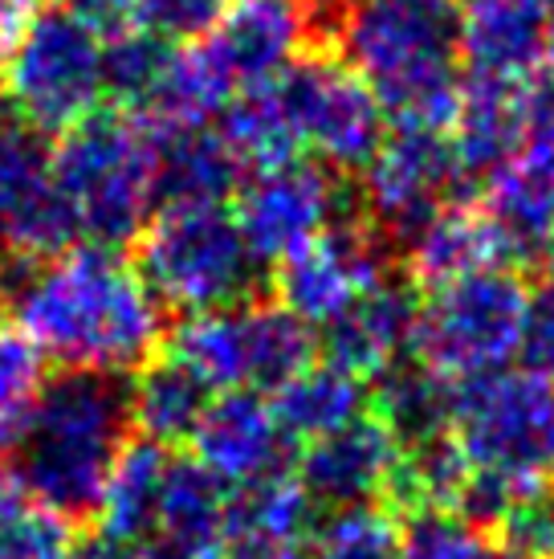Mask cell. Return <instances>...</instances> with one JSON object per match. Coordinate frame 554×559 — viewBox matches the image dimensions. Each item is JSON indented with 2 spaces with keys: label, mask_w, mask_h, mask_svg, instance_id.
<instances>
[{
  "label": "cell",
  "mask_w": 554,
  "mask_h": 559,
  "mask_svg": "<svg viewBox=\"0 0 554 559\" xmlns=\"http://www.w3.org/2000/svg\"><path fill=\"white\" fill-rule=\"evenodd\" d=\"M314 519H318V507L310 502L302 481L293 478V469H281V474L229 490L225 535H262V539L306 544Z\"/></svg>",
  "instance_id": "4dcf8cb0"
},
{
  "label": "cell",
  "mask_w": 554,
  "mask_h": 559,
  "mask_svg": "<svg viewBox=\"0 0 554 559\" xmlns=\"http://www.w3.org/2000/svg\"><path fill=\"white\" fill-rule=\"evenodd\" d=\"M74 551V519L62 511H49L33 498L0 527V559H70Z\"/></svg>",
  "instance_id": "d590c367"
},
{
  "label": "cell",
  "mask_w": 554,
  "mask_h": 559,
  "mask_svg": "<svg viewBox=\"0 0 554 559\" xmlns=\"http://www.w3.org/2000/svg\"><path fill=\"white\" fill-rule=\"evenodd\" d=\"M384 274H392L387 237L351 209L314 241L274 262V302L323 331Z\"/></svg>",
  "instance_id": "7c38bea8"
},
{
  "label": "cell",
  "mask_w": 554,
  "mask_h": 559,
  "mask_svg": "<svg viewBox=\"0 0 554 559\" xmlns=\"http://www.w3.org/2000/svg\"><path fill=\"white\" fill-rule=\"evenodd\" d=\"M77 217L53 176V143L0 110V253L29 262L77 241Z\"/></svg>",
  "instance_id": "4fadbf2b"
},
{
  "label": "cell",
  "mask_w": 554,
  "mask_h": 559,
  "mask_svg": "<svg viewBox=\"0 0 554 559\" xmlns=\"http://www.w3.org/2000/svg\"><path fill=\"white\" fill-rule=\"evenodd\" d=\"M335 41L380 98L387 123L448 131L465 86L457 0H347Z\"/></svg>",
  "instance_id": "7a4b0ae2"
},
{
  "label": "cell",
  "mask_w": 554,
  "mask_h": 559,
  "mask_svg": "<svg viewBox=\"0 0 554 559\" xmlns=\"http://www.w3.org/2000/svg\"><path fill=\"white\" fill-rule=\"evenodd\" d=\"M302 152L335 171H359L380 147L387 115L371 86L342 58L302 53L274 79Z\"/></svg>",
  "instance_id": "30bf717a"
},
{
  "label": "cell",
  "mask_w": 554,
  "mask_h": 559,
  "mask_svg": "<svg viewBox=\"0 0 554 559\" xmlns=\"http://www.w3.org/2000/svg\"><path fill=\"white\" fill-rule=\"evenodd\" d=\"M220 547V544H216ZM216 547H196V544H176V539H159L138 547V559H216Z\"/></svg>",
  "instance_id": "b9f144b4"
},
{
  "label": "cell",
  "mask_w": 554,
  "mask_h": 559,
  "mask_svg": "<svg viewBox=\"0 0 554 559\" xmlns=\"http://www.w3.org/2000/svg\"><path fill=\"white\" fill-rule=\"evenodd\" d=\"M554 46V0H465L457 53L469 79L534 82Z\"/></svg>",
  "instance_id": "2e32d148"
},
{
  "label": "cell",
  "mask_w": 554,
  "mask_h": 559,
  "mask_svg": "<svg viewBox=\"0 0 554 559\" xmlns=\"http://www.w3.org/2000/svg\"><path fill=\"white\" fill-rule=\"evenodd\" d=\"M41 9V0H0V66L9 62L16 37L29 25V16Z\"/></svg>",
  "instance_id": "ab89813d"
},
{
  "label": "cell",
  "mask_w": 554,
  "mask_h": 559,
  "mask_svg": "<svg viewBox=\"0 0 554 559\" xmlns=\"http://www.w3.org/2000/svg\"><path fill=\"white\" fill-rule=\"evenodd\" d=\"M216 392L188 372L180 359L155 352L143 368L131 372L127 384V413H131V433L147 437L155 445H180L192 441L201 425L204 408Z\"/></svg>",
  "instance_id": "d4e9b609"
},
{
  "label": "cell",
  "mask_w": 554,
  "mask_h": 559,
  "mask_svg": "<svg viewBox=\"0 0 554 559\" xmlns=\"http://www.w3.org/2000/svg\"><path fill=\"white\" fill-rule=\"evenodd\" d=\"M0 302L46 359L70 372L131 376L164 347V302L115 246L74 241L62 253L9 262Z\"/></svg>",
  "instance_id": "6da1fadb"
},
{
  "label": "cell",
  "mask_w": 554,
  "mask_h": 559,
  "mask_svg": "<svg viewBox=\"0 0 554 559\" xmlns=\"http://www.w3.org/2000/svg\"><path fill=\"white\" fill-rule=\"evenodd\" d=\"M318 0H229L208 41L237 86L274 82L306 53L318 33Z\"/></svg>",
  "instance_id": "ac0fdd59"
},
{
  "label": "cell",
  "mask_w": 554,
  "mask_h": 559,
  "mask_svg": "<svg viewBox=\"0 0 554 559\" xmlns=\"http://www.w3.org/2000/svg\"><path fill=\"white\" fill-rule=\"evenodd\" d=\"M404 527L384 502L339 507L314 519L306 559H400Z\"/></svg>",
  "instance_id": "1f68e13d"
},
{
  "label": "cell",
  "mask_w": 554,
  "mask_h": 559,
  "mask_svg": "<svg viewBox=\"0 0 554 559\" xmlns=\"http://www.w3.org/2000/svg\"><path fill=\"white\" fill-rule=\"evenodd\" d=\"M216 559H306V544L262 539V535H220Z\"/></svg>",
  "instance_id": "f35d334b"
},
{
  "label": "cell",
  "mask_w": 554,
  "mask_h": 559,
  "mask_svg": "<svg viewBox=\"0 0 554 559\" xmlns=\"http://www.w3.org/2000/svg\"><path fill=\"white\" fill-rule=\"evenodd\" d=\"M448 433L469 474L526 502L554 478V384L530 368L465 380L453 392Z\"/></svg>",
  "instance_id": "5b68a950"
},
{
  "label": "cell",
  "mask_w": 554,
  "mask_h": 559,
  "mask_svg": "<svg viewBox=\"0 0 554 559\" xmlns=\"http://www.w3.org/2000/svg\"><path fill=\"white\" fill-rule=\"evenodd\" d=\"M363 217L384 237H408L465 185L453 140L441 127L387 123L380 147L359 168Z\"/></svg>",
  "instance_id": "8fae6325"
},
{
  "label": "cell",
  "mask_w": 554,
  "mask_h": 559,
  "mask_svg": "<svg viewBox=\"0 0 554 559\" xmlns=\"http://www.w3.org/2000/svg\"><path fill=\"white\" fill-rule=\"evenodd\" d=\"M232 201H237L232 217L241 225L249 249L269 265L314 241L342 213L354 209L347 201L342 171L302 156L286 159L277 168L253 171L249 180H241Z\"/></svg>",
  "instance_id": "5bb4252c"
},
{
  "label": "cell",
  "mask_w": 554,
  "mask_h": 559,
  "mask_svg": "<svg viewBox=\"0 0 554 559\" xmlns=\"http://www.w3.org/2000/svg\"><path fill=\"white\" fill-rule=\"evenodd\" d=\"M546 490H551V495H554V478H551V486H546Z\"/></svg>",
  "instance_id": "f6af8a7d"
},
{
  "label": "cell",
  "mask_w": 554,
  "mask_h": 559,
  "mask_svg": "<svg viewBox=\"0 0 554 559\" xmlns=\"http://www.w3.org/2000/svg\"><path fill=\"white\" fill-rule=\"evenodd\" d=\"M416 314H420V290L404 274H384L339 319L323 326L318 352L342 372L375 380L412 356Z\"/></svg>",
  "instance_id": "d6986e66"
},
{
  "label": "cell",
  "mask_w": 554,
  "mask_h": 559,
  "mask_svg": "<svg viewBox=\"0 0 554 559\" xmlns=\"http://www.w3.org/2000/svg\"><path fill=\"white\" fill-rule=\"evenodd\" d=\"M530 295L518 265H493L420 295L412 359L448 384L502 372L522 356Z\"/></svg>",
  "instance_id": "52a82bcc"
},
{
  "label": "cell",
  "mask_w": 554,
  "mask_h": 559,
  "mask_svg": "<svg viewBox=\"0 0 554 559\" xmlns=\"http://www.w3.org/2000/svg\"><path fill=\"white\" fill-rule=\"evenodd\" d=\"M152 127L159 204H229L237 197L245 168L216 127Z\"/></svg>",
  "instance_id": "7402d4cb"
},
{
  "label": "cell",
  "mask_w": 554,
  "mask_h": 559,
  "mask_svg": "<svg viewBox=\"0 0 554 559\" xmlns=\"http://www.w3.org/2000/svg\"><path fill=\"white\" fill-rule=\"evenodd\" d=\"M29 502V490H25V481L16 474V466L0 453V527L13 519L21 507Z\"/></svg>",
  "instance_id": "60d3db41"
},
{
  "label": "cell",
  "mask_w": 554,
  "mask_h": 559,
  "mask_svg": "<svg viewBox=\"0 0 554 559\" xmlns=\"http://www.w3.org/2000/svg\"><path fill=\"white\" fill-rule=\"evenodd\" d=\"M49 384V359L16 323H0V453L16 450Z\"/></svg>",
  "instance_id": "d6a6232c"
},
{
  "label": "cell",
  "mask_w": 554,
  "mask_h": 559,
  "mask_svg": "<svg viewBox=\"0 0 554 559\" xmlns=\"http://www.w3.org/2000/svg\"><path fill=\"white\" fill-rule=\"evenodd\" d=\"M171 453L168 445H155L147 437H131L115 466L110 478L98 495L94 507V523L98 535H107L115 544L143 547L155 539L159 531V498H164V478H168Z\"/></svg>",
  "instance_id": "603a6c76"
},
{
  "label": "cell",
  "mask_w": 554,
  "mask_h": 559,
  "mask_svg": "<svg viewBox=\"0 0 554 559\" xmlns=\"http://www.w3.org/2000/svg\"><path fill=\"white\" fill-rule=\"evenodd\" d=\"M216 131L229 143L232 156L241 159L245 171H265L302 156L290 115L281 107V94H277L274 82L245 86V91L232 94L229 107L216 115Z\"/></svg>",
  "instance_id": "f1b7e54d"
},
{
  "label": "cell",
  "mask_w": 554,
  "mask_h": 559,
  "mask_svg": "<svg viewBox=\"0 0 554 559\" xmlns=\"http://www.w3.org/2000/svg\"><path fill=\"white\" fill-rule=\"evenodd\" d=\"M453 392H457V384L441 380L408 356L396 368H387L384 376H375L368 408L396 433L400 445H416V441H429L436 433H448Z\"/></svg>",
  "instance_id": "83f0119b"
},
{
  "label": "cell",
  "mask_w": 554,
  "mask_h": 559,
  "mask_svg": "<svg viewBox=\"0 0 554 559\" xmlns=\"http://www.w3.org/2000/svg\"><path fill=\"white\" fill-rule=\"evenodd\" d=\"M229 0H127L131 29L152 33L164 46H188L213 33Z\"/></svg>",
  "instance_id": "8d00e7d4"
},
{
  "label": "cell",
  "mask_w": 554,
  "mask_h": 559,
  "mask_svg": "<svg viewBox=\"0 0 554 559\" xmlns=\"http://www.w3.org/2000/svg\"><path fill=\"white\" fill-rule=\"evenodd\" d=\"M168 340V356L213 392H277L318 359V335L281 302L253 295L232 307L184 314Z\"/></svg>",
  "instance_id": "ba28073f"
},
{
  "label": "cell",
  "mask_w": 554,
  "mask_h": 559,
  "mask_svg": "<svg viewBox=\"0 0 554 559\" xmlns=\"http://www.w3.org/2000/svg\"><path fill=\"white\" fill-rule=\"evenodd\" d=\"M269 404H274L277 425L286 429L293 445H306L314 437L354 420L359 413H368L371 389L368 380L342 372L326 359H314L277 392H269Z\"/></svg>",
  "instance_id": "4316f807"
},
{
  "label": "cell",
  "mask_w": 554,
  "mask_h": 559,
  "mask_svg": "<svg viewBox=\"0 0 554 559\" xmlns=\"http://www.w3.org/2000/svg\"><path fill=\"white\" fill-rule=\"evenodd\" d=\"M526 127H530V82L465 74L461 103L448 123V140L465 180H485L490 171L509 164L522 152Z\"/></svg>",
  "instance_id": "44dd1931"
},
{
  "label": "cell",
  "mask_w": 554,
  "mask_h": 559,
  "mask_svg": "<svg viewBox=\"0 0 554 559\" xmlns=\"http://www.w3.org/2000/svg\"><path fill=\"white\" fill-rule=\"evenodd\" d=\"M493 265H509L506 246L493 221L485 217V209L465 197L441 204L429 221H420L404 237V278L416 290H436Z\"/></svg>",
  "instance_id": "ffe728a7"
},
{
  "label": "cell",
  "mask_w": 554,
  "mask_h": 559,
  "mask_svg": "<svg viewBox=\"0 0 554 559\" xmlns=\"http://www.w3.org/2000/svg\"><path fill=\"white\" fill-rule=\"evenodd\" d=\"M171 46H164L152 33H119L107 41V98H119L123 110H143V103L152 98L155 82L164 74Z\"/></svg>",
  "instance_id": "e575fe53"
},
{
  "label": "cell",
  "mask_w": 554,
  "mask_h": 559,
  "mask_svg": "<svg viewBox=\"0 0 554 559\" xmlns=\"http://www.w3.org/2000/svg\"><path fill=\"white\" fill-rule=\"evenodd\" d=\"M237 91L241 86L229 74V66L220 62L213 41L201 37L188 46H171L152 98L135 115L159 127H208Z\"/></svg>",
  "instance_id": "cb8c5ba5"
},
{
  "label": "cell",
  "mask_w": 554,
  "mask_h": 559,
  "mask_svg": "<svg viewBox=\"0 0 554 559\" xmlns=\"http://www.w3.org/2000/svg\"><path fill=\"white\" fill-rule=\"evenodd\" d=\"M131 441L127 389L119 376H53L16 441V474L33 502L70 519L94 514L115 457Z\"/></svg>",
  "instance_id": "3957f363"
},
{
  "label": "cell",
  "mask_w": 554,
  "mask_h": 559,
  "mask_svg": "<svg viewBox=\"0 0 554 559\" xmlns=\"http://www.w3.org/2000/svg\"><path fill=\"white\" fill-rule=\"evenodd\" d=\"M135 241L138 274L164 311L201 314L257 295L262 258L229 204H159Z\"/></svg>",
  "instance_id": "8992f818"
},
{
  "label": "cell",
  "mask_w": 554,
  "mask_h": 559,
  "mask_svg": "<svg viewBox=\"0 0 554 559\" xmlns=\"http://www.w3.org/2000/svg\"><path fill=\"white\" fill-rule=\"evenodd\" d=\"M107 41L77 21L62 0L41 4L16 37L9 62L0 66L4 110L37 127L41 135H62L107 98Z\"/></svg>",
  "instance_id": "9c48e42d"
},
{
  "label": "cell",
  "mask_w": 554,
  "mask_h": 559,
  "mask_svg": "<svg viewBox=\"0 0 554 559\" xmlns=\"http://www.w3.org/2000/svg\"><path fill=\"white\" fill-rule=\"evenodd\" d=\"M522 356L530 372L546 376L554 384V282L530 295V314H526Z\"/></svg>",
  "instance_id": "74e56055"
},
{
  "label": "cell",
  "mask_w": 554,
  "mask_h": 559,
  "mask_svg": "<svg viewBox=\"0 0 554 559\" xmlns=\"http://www.w3.org/2000/svg\"><path fill=\"white\" fill-rule=\"evenodd\" d=\"M481 209L502 237L509 265L542 262L554 237V185L542 171L530 168L522 156H514L485 176Z\"/></svg>",
  "instance_id": "484cf974"
},
{
  "label": "cell",
  "mask_w": 554,
  "mask_h": 559,
  "mask_svg": "<svg viewBox=\"0 0 554 559\" xmlns=\"http://www.w3.org/2000/svg\"><path fill=\"white\" fill-rule=\"evenodd\" d=\"M546 70H551V74H546V79L554 82V46H551V58H546Z\"/></svg>",
  "instance_id": "ee69618b"
},
{
  "label": "cell",
  "mask_w": 554,
  "mask_h": 559,
  "mask_svg": "<svg viewBox=\"0 0 554 559\" xmlns=\"http://www.w3.org/2000/svg\"><path fill=\"white\" fill-rule=\"evenodd\" d=\"M542 262H546V270H551V282H554V237H551V246H546V253H542Z\"/></svg>",
  "instance_id": "7bdbcfd3"
},
{
  "label": "cell",
  "mask_w": 554,
  "mask_h": 559,
  "mask_svg": "<svg viewBox=\"0 0 554 559\" xmlns=\"http://www.w3.org/2000/svg\"><path fill=\"white\" fill-rule=\"evenodd\" d=\"M396 462H400V441L368 408L339 429L298 445L293 478L302 481L314 507L339 511V507L384 502Z\"/></svg>",
  "instance_id": "9a60e30c"
},
{
  "label": "cell",
  "mask_w": 554,
  "mask_h": 559,
  "mask_svg": "<svg viewBox=\"0 0 554 559\" xmlns=\"http://www.w3.org/2000/svg\"><path fill=\"white\" fill-rule=\"evenodd\" d=\"M192 457L229 490L290 469L293 441L277 425L265 392H216L192 433Z\"/></svg>",
  "instance_id": "e0dca14e"
},
{
  "label": "cell",
  "mask_w": 554,
  "mask_h": 559,
  "mask_svg": "<svg viewBox=\"0 0 554 559\" xmlns=\"http://www.w3.org/2000/svg\"><path fill=\"white\" fill-rule=\"evenodd\" d=\"M400 559H514L493 531L469 523L457 511L412 514Z\"/></svg>",
  "instance_id": "836d02e7"
},
{
  "label": "cell",
  "mask_w": 554,
  "mask_h": 559,
  "mask_svg": "<svg viewBox=\"0 0 554 559\" xmlns=\"http://www.w3.org/2000/svg\"><path fill=\"white\" fill-rule=\"evenodd\" d=\"M229 486L213 478L196 457H171L164 498H159V539L216 547L225 535Z\"/></svg>",
  "instance_id": "f546056e"
},
{
  "label": "cell",
  "mask_w": 554,
  "mask_h": 559,
  "mask_svg": "<svg viewBox=\"0 0 554 559\" xmlns=\"http://www.w3.org/2000/svg\"><path fill=\"white\" fill-rule=\"evenodd\" d=\"M53 176L98 246H127L159 204L155 127L135 110H94L53 143Z\"/></svg>",
  "instance_id": "277c9868"
}]
</instances>
